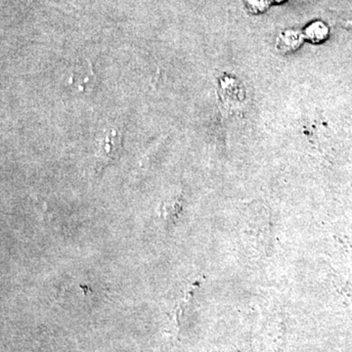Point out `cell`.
Returning a JSON list of instances; mask_svg holds the SVG:
<instances>
[{"label": "cell", "instance_id": "1", "mask_svg": "<svg viewBox=\"0 0 352 352\" xmlns=\"http://www.w3.org/2000/svg\"><path fill=\"white\" fill-rule=\"evenodd\" d=\"M305 41L302 32L298 30H284L277 34L275 50L282 55L292 54L300 50Z\"/></svg>", "mask_w": 352, "mask_h": 352}, {"label": "cell", "instance_id": "2", "mask_svg": "<svg viewBox=\"0 0 352 352\" xmlns=\"http://www.w3.org/2000/svg\"><path fill=\"white\" fill-rule=\"evenodd\" d=\"M302 34L305 41L317 45L327 41L330 36V29L323 21H314L305 27Z\"/></svg>", "mask_w": 352, "mask_h": 352}, {"label": "cell", "instance_id": "3", "mask_svg": "<svg viewBox=\"0 0 352 352\" xmlns=\"http://www.w3.org/2000/svg\"><path fill=\"white\" fill-rule=\"evenodd\" d=\"M113 133V136H108L107 141L103 144V156L101 157L104 164H107L110 162L115 161L116 157L119 156L120 150H122V141L117 138V133Z\"/></svg>", "mask_w": 352, "mask_h": 352}, {"label": "cell", "instance_id": "4", "mask_svg": "<svg viewBox=\"0 0 352 352\" xmlns=\"http://www.w3.org/2000/svg\"><path fill=\"white\" fill-rule=\"evenodd\" d=\"M244 4L248 12L254 15L266 12L271 6L270 0H244Z\"/></svg>", "mask_w": 352, "mask_h": 352}, {"label": "cell", "instance_id": "5", "mask_svg": "<svg viewBox=\"0 0 352 352\" xmlns=\"http://www.w3.org/2000/svg\"><path fill=\"white\" fill-rule=\"evenodd\" d=\"M271 4H282L286 2L287 0H270Z\"/></svg>", "mask_w": 352, "mask_h": 352}]
</instances>
